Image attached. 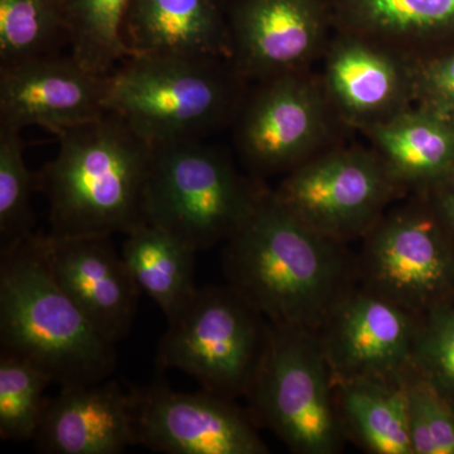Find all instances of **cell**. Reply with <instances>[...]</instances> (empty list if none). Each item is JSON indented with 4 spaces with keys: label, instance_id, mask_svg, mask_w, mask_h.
<instances>
[{
    "label": "cell",
    "instance_id": "ac0fdd59",
    "mask_svg": "<svg viewBox=\"0 0 454 454\" xmlns=\"http://www.w3.org/2000/svg\"><path fill=\"white\" fill-rule=\"evenodd\" d=\"M124 41L131 55L232 59L229 20L217 0H130Z\"/></svg>",
    "mask_w": 454,
    "mask_h": 454
},
{
    "label": "cell",
    "instance_id": "d6986e66",
    "mask_svg": "<svg viewBox=\"0 0 454 454\" xmlns=\"http://www.w3.org/2000/svg\"><path fill=\"white\" fill-rule=\"evenodd\" d=\"M334 29L415 61L454 49V0H330Z\"/></svg>",
    "mask_w": 454,
    "mask_h": 454
},
{
    "label": "cell",
    "instance_id": "f1b7e54d",
    "mask_svg": "<svg viewBox=\"0 0 454 454\" xmlns=\"http://www.w3.org/2000/svg\"><path fill=\"white\" fill-rule=\"evenodd\" d=\"M414 106L454 124V49L413 61Z\"/></svg>",
    "mask_w": 454,
    "mask_h": 454
},
{
    "label": "cell",
    "instance_id": "9c48e42d",
    "mask_svg": "<svg viewBox=\"0 0 454 454\" xmlns=\"http://www.w3.org/2000/svg\"><path fill=\"white\" fill-rule=\"evenodd\" d=\"M273 193L301 223L348 244L365 238L405 192L373 149L328 146L289 170Z\"/></svg>",
    "mask_w": 454,
    "mask_h": 454
},
{
    "label": "cell",
    "instance_id": "7a4b0ae2",
    "mask_svg": "<svg viewBox=\"0 0 454 454\" xmlns=\"http://www.w3.org/2000/svg\"><path fill=\"white\" fill-rule=\"evenodd\" d=\"M59 153L37 173L57 239L127 234L145 223L153 145L113 113L59 136Z\"/></svg>",
    "mask_w": 454,
    "mask_h": 454
},
{
    "label": "cell",
    "instance_id": "cb8c5ba5",
    "mask_svg": "<svg viewBox=\"0 0 454 454\" xmlns=\"http://www.w3.org/2000/svg\"><path fill=\"white\" fill-rule=\"evenodd\" d=\"M71 55L91 73L109 74L131 56L124 41L130 0H64Z\"/></svg>",
    "mask_w": 454,
    "mask_h": 454
},
{
    "label": "cell",
    "instance_id": "30bf717a",
    "mask_svg": "<svg viewBox=\"0 0 454 454\" xmlns=\"http://www.w3.org/2000/svg\"><path fill=\"white\" fill-rule=\"evenodd\" d=\"M340 122L309 70L262 80L236 114L235 145L256 176L292 170L328 148Z\"/></svg>",
    "mask_w": 454,
    "mask_h": 454
},
{
    "label": "cell",
    "instance_id": "52a82bcc",
    "mask_svg": "<svg viewBox=\"0 0 454 454\" xmlns=\"http://www.w3.org/2000/svg\"><path fill=\"white\" fill-rule=\"evenodd\" d=\"M269 331L270 322L231 286H203L168 322L157 365L186 372L203 390L235 400L252 385Z\"/></svg>",
    "mask_w": 454,
    "mask_h": 454
},
{
    "label": "cell",
    "instance_id": "3957f363",
    "mask_svg": "<svg viewBox=\"0 0 454 454\" xmlns=\"http://www.w3.org/2000/svg\"><path fill=\"white\" fill-rule=\"evenodd\" d=\"M0 348L61 387L107 380L118 365L115 343L53 279L37 234L0 249Z\"/></svg>",
    "mask_w": 454,
    "mask_h": 454
},
{
    "label": "cell",
    "instance_id": "6da1fadb",
    "mask_svg": "<svg viewBox=\"0 0 454 454\" xmlns=\"http://www.w3.org/2000/svg\"><path fill=\"white\" fill-rule=\"evenodd\" d=\"M223 269L271 325L313 333L358 284L348 244L301 223L268 188L226 241Z\"/></svg>",
    "mask_w": 454,
    "mask_h": 454
},
{
    "label": "cell",
    "instance_id": "4fadbf2b",
    "mask_svg": "<svg viewBox=\"0 0 454 454\" xmlns=\"http://www.w3.org/2000/svg\"><path fill=\"white\" fill-rule=\"evenodd\" d=\"M420 321L422 317L357 284L317 333L334 382L404 380L413 369Z\"/></svg>",
    "mask_w": 454,
    "mask_h": 454
},
{
    "label": "cell",
    "instance_id": "83f0119b",
    "mask_svg": "<svg viewBox=\"0 0 454 454\" xmlns=\"http://www.w3.org/2000/svg\"><path fill=\"white\" fill-rule=\"evenodd\" d=\"M413 370L454 404V301L422 317Z\"/></svg>",
    "mask_w": 454,
    "mask_h": 454
},
{
    "label": "cell",
    "instance_id": "d4e9b609",
    "mask_svg": "<svg viewBox=\"0 0 454 454\" xmlns=\"http://www.w3.org/2000/svg\"><path fill=\"white\" fill-rule=\"evenodd\" d=\"M52 380L23 358L0 355V438L33 441L42 420Z\"/></svg>",
    "mask_w": 454,
    "mask_h": 454
},
{
    "label": "cell",
    "instance_id": "484cf974",
    "mask_svg": "<svg viewBox=\"0 0 454 454\" xmlns=\"http://www.w3.org/2000/svg\"><path fill=\"white\" fill-rule=\"evenodd\" d=\"M35 191L37 173L27 167L20 130L0 125V249L35 235Z\"/></svg>",
    "mask_w": 454,
    "mask_h": 454
},
{
    "label": "cell",
    "instance_id": "f546056e",
    "mask_svg": "<svg viewBox=\"0 0 454 454\" xmlns=\"http://www.w3.org/2000/svg\"><path fill=\"white\" fill-rule=\"evenodd\" d=\"M454 239V176L424 191Z\"/></svg>",
    "mask_w": 454,
    "mask_h": 454
},
{
    "label": "cell",
    "instance_id": "2e32d148",
    "mask_svg": "<svg viewBox=\"0 0 454 454\" xmlns=\"http://www.w3.org/2000/svg\"><path fill=\"white\" fill-rule=\"evenodd\" d=\"M110 238L37 235L53 279L98 333L116 345L133 327L142 291Z\"/></svg>",
    "mask_w": 454,
    "mask_h": 454
},
{
    "label": "cell",
    "instance_id": "7402d4cb",
    "mask_svg": "<svg viewBox=\"0 0 454 454\" xmlns=\"http://www.w3.org/2000/svg\"><path fill=\"white\" fill-rule=\"evenodd\" d=\"M346 437L373 454H413L404 380L348 379L334 382Z\"/></svg>",
    "mask_w": 454,
    "mask_h": 454
},
{
    "label": "cell",
    "instance_id": "7c38bea8",
    "mask_svg": "<svg viewBox=\"0 0 454 454\" xmlns=\"http://www.w3.org/2000/svg\"><path fill=\"white\" fill-rule=\"evenodd\" d=\"M227 20L247 82L309 70L336 31L330 0H235Z\"/></svg>",
    "mask_w": 454,
    "mask_h": 454
},
{
    "label": "cell",
    "instance_id": "603a6c76",
    "mask_svg": "<svg viewBox=\"0 0 454 454\" xmlns=\"http://www.w3.org/2000/svg\"><path fill=\"white\" fill-rule=\"evenodd\" d=\"M70 46L64 0H0V68Z\"/></svg>",
    "mask_w": 454,
    "mask_h": 454
},
{
    "label": "cell",
    "instance_id": "277c9868",
    "mask_svg": "<svg viewBox=\"0 0 454 454\" xmlns=\"http://www.w3.org/2000/svg\"><path fill=\"white\" fill-rule=\"evenodd\" d=\"M247 80L230 59L131 55L107 74L106 109L152 145L234 122Z\"/></svg>",
    "mask_w": 454,
    "mask_h": 454
},
{
    "label": "cell",
    "instance_id": "ba28073f",
    "mask_svg": "<svg viewBox=\"0 0 454 454\" xmlns=\"http://www.w3.org/2000/svg\"><path fill=\"white\" fill-rule=\"evenodd\" d=\"M389 208L364 238L358 284L414 315L453 303L454 239L424 192Z\"/></svg>",
    "mask_w": 454,
    "mask_h": 454
},
{
    "label": "cell",
    "instance_id": "8fae6325",
    "mask_svg": "<svg viewBox=\"0 0 454 454\" xmlns=\"http://www.w3.org/2000/svg\"><path fill=\"white\" fill-rule=\"evenodd\" d=\"M136 443L167 454H267L258 424L234 399L160 382L130 389Z\"/></svg>",
    "mask_w": 454,
    "mask_h": 454
},
{
    "label": "cell",
    "instance_id": "ffe728a7",
    "mask_svg": "<svg viewBox=\"0 0 454 454\" xmlns=\"http://www.w3.org/2000/svg\"><path fill=\"white\" fill-rule=\"evenodd\" d=\"M394 182L424 192L454 176V124L411 106L366 131Z\"/></svg>",
    "mask_w": 454,
    "mask_h": 454
},
{
    "label": "cell",
    "instance_id": "5bb4252c",
    "mask_svg": "<svg viewBox=\"0 0 454 454\" xmlns=\"http://www.w3.org/2000/svg\"><path fill=\"white\" fill-rule=\"evenodd\" d=\"M106 89L107 74L91 73L73 55L0 68V125L61 136L107 114Z\"/></svg>",
    "mask_w": 454,
    "mask_h": 454
},
{
    "label": "cell",
    "instance_id": "9a60e30c",
    "mask_svg": "<svg viewBox=\"0 0 454 454\" xmlns=\"http://www.w3.org/2000/svg\"><path fill=\"white\" fill-rule=\"evenodd\" d=\"M322 59V85L342 124L366 133L414 106L413 61L395 51L334 31Z\"/></svg>",
    "mask_w": 454,
    "mask_h": 454
},
{
    "label": "cell",
    "instance_id": "4316f807",
    "mask_svg": "<svg viewBox=\"0 0 454 454\" xmlns=\"http://www.w3.org/2000/svg\"><path fill=\"white\" fill-rule=\"evenodd\" d=\"M413 454H454V404L413 369L404 378Z\"/></svg>",
    "mask_w": 454,
    "mask_h": 454
},
{
    "label": "cell",
    "instance_id": "e0dca14e",
    "mask_svg": "<svg viewBox=\"0 0 454 454\" xmlns=\"http://www.w3.org/2000/svg\"><path fill=\"white\" fill-rule=\"evenodd\" d=\"M35 450L47 454H119L136 446L130 389L114 380L61 387L47 400Z\"/></svg>",
    "mask_w": 454,
    "mask_h": 454
},
{
    "label": "cell",
    "instance_id": "8992f818",
    "mask_svg": "<svg viewBox=\"0 0 454 454\" xmlns=\"http://www.w3.org/2000/svg\"><path fill=\"white\" fill-rule=\"evenodd\" d=\"M245 397L255 423L271 430L292 452L342 450L348 437L318 333L270 324L267 348Z\"/></svg>",
    "mask_w": 454,
    "mask_h": 454
},
{
    "label": "cell",
    "instance_id": "44dd1931",
    "mask_svg": "<svg viewBox=\"0 0 454 454\" xmlns=\"http://www.w3.org/2000/svg\"><path fill=\"white\" fill-rule=\"evenodd\" d=\"M121 256L142 293L162 310L167 324L196 294V252L160 227L143 223L125 234Z\"/></svg>",
    "mask_w": 454,
    "mask_h": 454
},
{
    "label": "cell",
    "instance_id": "5b68a950",
    "mask_svg": "<svg viewBox=\"0 0 454 454\" xmlns=\"http://www.w3.org/2000/svg\"><path fill=\"white\" fill-rule=\"evenodd\" d=\"M267 190L241 176L225 152L203 139L153 145L145 223L196 253L226 243Z\"/></svg>",
    "mask_w": 454,
    "mask_h": 454
}]
</instances>
